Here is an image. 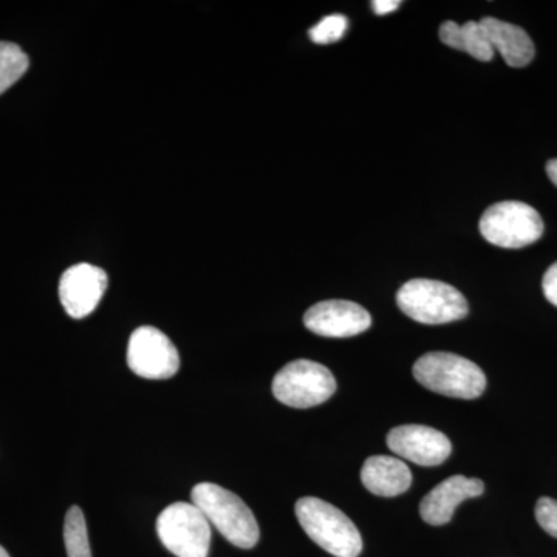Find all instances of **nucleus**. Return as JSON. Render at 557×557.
Here are the masks:
<instances>
[{
	"label": "nucleus",
	"instance_id": "obj_1",
	"mask_svg": "<svg viewBox=\"0 0 557 557\" xmlns=\"http://www.w3.org/2000/svg\"><path fill=\"white\" fill-rule=\"evenodd\" d=\"M190 498L226 541L244 549L256 547L260 537L258 520L239 496L215 483L203 482L194 486Z\"/></svg>",
	"mask_w": 557,
	"mask_h": 557
},
{
	"label": "nucleus",
	"instance_id": "obj_2",
	"mask_svg": "<svg viewBox=\"0 0 557 557\" xmlns=\"http://www.w3.org/2000/svg\"><path fill=\"white\" fill-rule=\"evenodd\" d=\"M296 518L307 536L336 557H358L362 552L359 530L341 509L317 497L296 502Z\"/></svg>",
	"mask_w": 557,
	"mask_h": 557
},
{
	"label": "nucleus",
	"instance_id": "obj_3",
	"mask_svg": "<svg viewBox=\"0 0 557 557\" xmlns=\"http://www.w3.org/2000/svg\"><path fill=\"white\" fill-rule=\"evenodd\" d=\"M413 376L421 386L450 398L475 399L486 388V375L475 362L448 351L423 355L413 366Z\"/></svg>",
	"mask_w": 557,
	"mask_h": 557
},
{
	"label": "nucleus",
	"instance_id": "obj_4",
	"mask_svg": "<svg viewBox=\"0 0 557 557\" xmlns=\"http://www.w3.org/2000/svg\"><path fill=\"white\" fill-rule=\"evenodd\" d=\"M403 313L421 324L440 325L468 317V300L445 282L432 278H412L397 293Z\"/></svg>",
	"mask_w": 557,
	"mask_h": 557
},
{
	"label": "nucleus",
	"instance_id": "obj_5",
	"mask_svg": "<svg viewBox=\"0 0 557 557\" xmlns=\"http://www.w3.org/2000/svg\"><path fill=\"white\" fill-rule=\"evenodd\" d=\"M480 234L486 242L500 248L518 249L541 239L544 220L523 201H500L483 212Z\"/></svg>",
	"mask_w": 557,
	"mask_h": 557
},
{
	"label": "nucleus",
	"instance_id": "obj_6",
	"mask_svg": "<svg viewBox=\"0 0 557 557\" xmlns=\"http://www.w3.org/2000/svg\"><path fill=\"white\" fill-rule=\"evenodd\" d=\"M335 392L333 373L310 359L289 362L273 380L274 397L289 408H314L332 398Z\"/></svg>",
	"mask_w": 557,
	"mask_h": 557
},
{
	"label": "nucleus",
	"instance_id": "obj_7",
	"mask_svg": "<svg viewBox=\"0 0 557 557\" xmlns=\"http://www.w3.org/2000/svg\"><path fill=\"white\" fill-rule=\"evenodd\" d=\"M161 544L177 557H208L211 523L194 504L175 502L157 519Z\"/></svg>",
	"mask_w": 557,
	"mask_h": 557
},
{
	"label": "nucleus",
	"instance_id": "obj_8",
	"mask_svg": "<svg viewBox=\"0 0 557 557\" xmlns=\"http://www.w3.org/2000/svg\"><path fill=\"white\" fill-rule=\"evenodd\" d=\"M127 364L141 379H172L180 369L178 350L161 330L145 325L131 335Z\"/></svg>",
	"mask_w": 557,
	"mask_h": 557
},
{
	"label": "nucleus",
	"instance_id": "obj_9",
	"mask_svg": "<svg viewBox=\"0 0 557 557\" xmlns=\"http://www.w3.org/2000/svg\"><path fill=\"white\" fill-rule=\"evenodd\" d=\"M392 453L420 467H438L448 460L453 445L443 432L421 424H406L392 429L387 435Z\"/></svg>",
	"mask_w": 557,
	"mask_h": 557
},
{
	"label": "nucleus",
	"instance_id": "obj_10",
	"mask_svg": "<svg viewBox=\"0 0 557 557\" xmlns=\"http://www.w3.org/2000/svg\"><path fill=\"white\" fill-rule=\"evenodd\" d=\"M108 273L90 263L70 267L60 281V299L70 318L83 319L97 309L106 289Z\"/></svg>",
	"mask_w": 557,
	"mask_h": 557
},
{
	"label": "nucleus",
	"instance_id": "obj_11",
	"mask_svg": "<svg viewBox=\"0 0 557 557\" xmlns=\"http://www.w3.org/2000/svg\"><path fill=\"white\" fill-rule=\"evenodd\" d=\"M304 324L324 338H351L372 325V317L359 304L333 299L318 302L307 310Z\"/></svg>",
	"mask_w": 557,
	"mask_h": 557
},
{
	"label": "nucleus",
	"instance_id": "obj_12",
	"mask_svg": "<svg viewBox=\"0 0 557 557\" xmlns=\"http://www.w3.org/2000/svg\"><path fill=\"white\" fill-rule=\"evenodd\" d=\"M485 491L482 480L469 479L465 475H453L435 486L421 500V519L429 525H446L453 519L454 511L467 498L482 496Z\"/></svg>",
	"mask_w": 557,
	"mask_h": 557
},
{
	"label": "nucleus",
	"instance_id": "obj_13",
	"mask_svg": "<svg viewBox=\"0 0 557 557\" xmlns=\"http://www.w3.org/2000/svg\"><path fill=\"white\" fill-rule=\"evenodd\" d=\"M362 485L381 497H395L412 485V472L397 457L373 456L366 460L361 471Z\"/></svg>",
	"mask_w": 557,
	"mask_h": 557
},
{
	"label": "nucleus",
	"instance_id": "obj_14",
	"mask_svg": "<svg viewBox=\"0 0 557 557\" xmlns=\"http://www.w3.org/2000/svg\"><path fill=\"white\" fill-rule=\"evenodd\" d=\"M494 51H498L509 67H525L534 60V44L528 33L518 25L508 24L496 17L480 21Z\"/></svg>",
	"mask_w": 557,
	"mask_h": 557
},
{
	"label": "nucleus",
	"instance_id": "obj_15",
	"mask_svg": "<svg viewBox=\"0 0 557 557\" xmlns=\"http://www.w3.org/2000/svg\"><path fill=\"white\" fill-rule=\"evenodd\" d=\"M440 39L450 49L467 51L479 61H491L494 53H496L480 21H469L463 25H458L454 21H446L440 27Z\"/></svg>",
	"mask_w": 557,
	"mask_h": 557
},
{
	"label": "nucleus",
	"instance_id": "obj_16",
	"mask_svg": "<svg viewBox=\"0 0 557 557\" xmlns=\"http://www.w3.org/2000/svg\"><path fill=\"white\" fill-rule=\"evenodd\" d=\"M30 61L20 46L0 42V95L17 83L28 70Z\"/></svg>",
	"mask_w": 557,
	"mask_h": 557
},
{
	"label": "nucleus",
	"instance_id": "obj_17",
	"mask_svg": "<svg viewBox=\"0 0 557 557\" xmlns=\"http://www.w3.org/2000/svg\"><path fill=\"white\" fill-rule=\"evenodd\" d=\"M64 542L69 557H91L86 518L79 507L70 508L65 516Z\"/></svg>",
	"mask_w": 557,
	"mask_h": 557
},
{
	"label": "nucleus",
	"instance_id": "obj_18",
	"mask_svg": "<svg viewBox=\"0 0 557 557\" xmlns=\"http://www.w3.org/2000/svg\"><path fill=\"white\" fill-rule=\"evenodd\" d=\"M348 27V21L343 14H332L324 17L319 24L314 25L309 32L310 39L319 46H327V44L338 42L344 38Z\"/></svg>",
	"mask_w": 557,
	"mask_h": 557
},
{
	"label": "nucleus",
	"instance_id": "obj_19",
	"mask_svg": "<svg viewBox=\"0 0 557 557\" xmlns=\"http://www.w3.org/2000/svg\"><path fill=\"white\" fill-rule=\"evenodd\" d=\"M536 519L539 525L544 528L549 536L557 539V500L542 497L536 504Z\"/></svg>",
	"mask_w": 557,
	"mask_h": 557
},
{
	"label": "nucleus",
	"instance_id": "obj_20",
	"mask_svg": "<svg viewBox=\"0 0 557 557\" xmlns=\"http://www.w3.org/2000/svg\"><path fill=\"white\" fill-rule=\"evenodd\" d=\"M542 288H544V295L548 302L557 307V262L553 263L547 273L544 274Z\"/></svg>",
	"mask_w": 557,
	"mask_h": 557
},
{
	"label": "nucleus",
	"instance_id": "obj_21",
	"mask_svg": "<svg viewBox=\"0 0 557 557\" xmlns=\"http://www.w3.org/2000/svg\"><path fill=\"white\" fill-rule=\"evenodd\" d=\"M401 5L399 0H375L372 2V9L380 16H384V14L392 13V11L398 10V7Z\"/></svg>",
	"mask_w": 557,
	"mask_h": 557
},
{
	"label": "nucleus",
	"instance_id": "obj_22",
	"mask_svg": "<svg viewBox=\"0 0 557 557\" xmlns=\"http://www.w3.org/2000/svg\"><path fill=\"white\" fill-rule=\"evenodd\" d=\"M547 174L549 180H552V182L555 183V186L557 188V159L548 161Z\"/></svg>",
	"mask_w": 557,
	"mask_h": 557
},
{
	"label": "nucleus",
	"instance_id": "obj_23",
	"mask_svg": "<svg viewBox=\"0 0 557 557\" xmlns=\"http://www.w3.org/2000/svg\"><path fill=\"white\" fill-rule=\"evenodd\" d=\"M0 557H10L9 553H7V549L0 545Z\"/></svg>",
	"mask_w": 557,
	"mask_h": 557
}]
</instances>
